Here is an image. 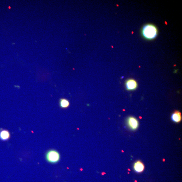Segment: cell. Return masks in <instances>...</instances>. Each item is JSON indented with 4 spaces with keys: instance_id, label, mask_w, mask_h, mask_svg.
Segmentation results:
<instances>
[{
    "instance_id": "6da1fadb",
    "label": "cell",
    "mask_w": 182,
    "mask_h": 182,
    "mask_svg": "<svg viewBox=\"0 0 182 182\" xmlns=\"http://www.w3.org/2000/svg\"><path fill=\"white\" fill-rule=\"evenodd\" d=\"M141 33L145 39L153 40L158 36V29L155 25L152 24H147L143 26L141 29Z\"/></svg>"
},
{
    "instance_id": "7a4b0ae2",
    "label": "cell",
    "mask_w": 182,
    "mask_h": 182,
    "mask_svg": "<svg viewBox=\"0 0 182 182\" xmlns=\"http://www.w3.org/2000/svg\"><path fill=\"white\" fill-rule=\"evenodd\" d=\"M60 155L55 150L51 149L47 152L45 158L47 161L51 164H56L60 159Z\"/></svg>"
},
{
    "instance_id": "3957f363",
    "label": "cell",
    "mask_w": 182,
    "mask_h": 182,
    "mask_svg": "<svg viewBox=\"0 0 182 182\" xmlns=\"http://www.w3.org/2000/svg\"><path fill=\"white\" fill-rule=\"evenodd\" d=\"M128 127L132 130H135L138 129L139 123L138 119L133 116L128 117L127 120Z\"/></svg>"
},
{
    "instance_id": "277c9868",
    "label": "cell",
    "mask_w": 182,
    "mask_h": 182,
    "mask_svg": "<svg viewBox=\"0 0 182 182\" xmlns=\"http://www.w3.org/2000/svg\"><path fill=\"white\" fill-rule=\"evenodd\" d=\"M138 86L136 81L133 79H128L126 81L125 86L128 91H133L136 90Z\"/></svg>"
},
{
    "instance_id": "5b68a950",
    "label": "cell",
    "mask_w": 182,
    "mask_h": 182,
    "mask_svg": "<svg viewBox=\"0 0 182 182\" xmlns=\"http://www.w3.org/2000/svg\"><path fill=\"white\" fill-rule=\"evenodd\" d=\"M133 169L135 172L137 173H142L144 170L145 166L142 162L138 160L135 162Z\"/></svg>"
},
{
    "instance_id": "8992f818",
    "label": "cell",
    "mask_w": 182,
    "mask_h": 182,
    "mask_svg": "<svg viewBox=\"0 0 182 182\" xmlns=\"http://www.w3.org/2000/svg\"><path fill=\"white\" fill-rule=\"evenodd\" d=\"M171 119L172 121L175 123H180L182 120L181 113L179 111L175 110L171 115Z\"/></svg>"
},
{
    "instance_id": "52a82bcc",
    "label": "cell",
    "mask_w": 182,
    "mask_h": 182,
    "mask_svg": "<svg viewBox=\"0 0 182 182\" xmlns=\"http://www.w3.org/2000/svg\"><path fill=\"white\" fill-rule=\"evenodd\" d=\"M10 135L8 130H2L0 131V139L3 141H6L9 139Z\"/></svg>"
},
{
    "instance_id": "ba28073f",
    "label": "cell",
    "mask_w": 182,
    "mask_h": 182,
    "mask_svg": "<svg viewBox=\"0 0 182 182\" xmlns=\"http://www.w3.org/2000/svg\"><path fill=\"white\" fill-rule=\"evenodd\" d=\"M59 106L62 108H67L70 106V102L66 98H61L59 100Z\"/></svg>"
}]
</instances>
